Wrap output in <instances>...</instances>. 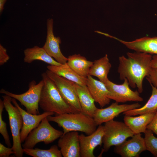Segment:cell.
<instances>
[{"instance_id": "1", "label": "cell", "mask_w": 157, "mask_h": 157, "mask_svg": "<svg viewBox=\"0 0 157 157\" xmlns=\"http://www.w3.org/2000/svg\"><path fill=\"white\" fill-rule=\"evenodd\" d=\"M127 57L124 55L119 58V64L117 72L119 78H126L133 88L137 87L140 93L143 91V80L149 74L151 68V54L145 52H128Z\"/></svg>"}, {"instance_id": "2", "label": "cell", "mask_w": 157, "mask_h": 157, "mask_svg": "<svg viewBox=\"0 0 157 157\" xmlns=\"http://www.w3.org/2000/svg\"><path fill=\"white\" fill-rule=\"evenodd\" d=\"M41 76L44 84L39 106L44 112H52L56 115L79 112L66 102L45 72L42 73Z\"/></svg>"}, {"instance_id": "3", "label": "cell", "mask_w": 157, "mask_h": 157, "mask_svg": "<svg viewBox=\"0 0 157 157\" xmlns=\"http://www.w3.org/2000/svg\"><path fill=\"white\" fill-rule=\"evenodd\" d=\"M49 121L56 123L63 129V134L70 131H80L88 135L94 133L97 126L92 117L82 112L66 113L47 117Z\"/></svg>"}, {"instance_id": "4", "label": "cell", "mask_w": 157, "mask_h": 157, "mask_svg": "<svg viewBox=\"0 0 157 157\" xmlns=\"http://www.w3.org/2000/svg\"><path fill=\"white\" fill-rule=\"evenodd\" d=\"M104 129L103 145L101 155L108 151L111 147L120 145L134 134L124 122L113 119L105 122Z\"/></svg>"}, {"instance_id": "5", "label": "cell", "mask_w": 157, "mask_h": 157, "mask_svg": "<svg viewBox=\"0 0 157 157\" xmlns=\"http://www.w3.org/2000/svg\"><path fill=\"white\" fill-rule=\"evenodd\" d=\"M2 97L4 108L8 116L13 140L12 147L15 156L22 157L24 152L21 145L20 133L23 124L22 117L18 108L12 104V97L5 94Z\"/></svg>"}, {"instance_id": "6", "label": "cell", "mask_w": 157, "mask_h": 157, "mask_svg": "<svg viewBox=\"0 0 157 157\" xmlns=\"http://www.w3.org/2000/svg\"><path fill=\"white\" fill-rule=\"evenodd\" d=\"M47 117L39 125L32 131L26 138L22 145L24 148L33 149L38 143L43 142L46 144L53 142L63 134V132L52 127Z\"/></svg>"}, {"instance_id": "7", "label": "cell", "mask_w": 157, "mask_h": 157, "mask_svg": "<svg viewBox=\"0 0 157 157\" xmlns=\"http://www.w3.org/2000/svg\"><path fill=\"white\" fill-rule=\"evenodd\" d=\"M44 84L42 80L38 83L33 80L29 83L28 90L22 94H15L3 89L1 90L0 93L8 95L18 101L25 107L28 113L38 115L40 114L39 102Z\"/></svg>"}, {"instance_id": "8", "label": "cell", "mask_w": 157, "mask_h": 157, "mask_svg": "<svg viewBox=\"0 0 157 157\" xmlns=\"http://www.w3.org/2000/svg\"><path fill=\"white\" fill-rule=\"evenodd\" d=\"M48 76L53 82L66 102L79 112H82L77 93L75 83L47 70Z\"/></svg>"}, {"instance_id": "9", "label": "cell", "mask_w": 157, "mask_h": 157, "mask_svg": "<svg viewBox=\"0 0 157 157\" xmlns=\"http://www.w3.org/2000/svg\"><path fill=\"white\" fill-rule=\"evenodd\" d=\"M124 80L121 84H116L109 79L107 81L105 84L109 91L108 98L118 103L142 101L143 99L140 96L138 91L132 90L127 79L125 78Z\"/></svg>"}, {"instance_id": "10", "label": "cell", "mask_w": 157, "mask_h": 157, "mask_svg": "<svg viewBox=\"0 0 157 157\" xmlns=\"http://www.w3.org/2000/svg\"><path fill=\"white\" fill-rule=\"evenodd\" d=\"M141 107V105L138 103L119 105L118 103L115 102L106 108H97L93 118L97 126H99L113 119L122 113Z\"/></svg>"}, {"instance_id": "11", "label": "cell", "mask_w": 157, "mask_h": 157, "mask_svg": "<svg viewBox=\"0 0 157 157\" xmlns=\"http://www.w3.org/2000/svg\"><path fill=\"white\" fill-rule=\"evenodd\" d=\"M53 20L47 19V35L46 42L42 47L48 54L61 64L67 63V58L61 52L60 47L61 40L59 37L55 36L53 32Z\"/></svg>"}, {"instance_id": "12", "label": "cell", "mask_w": 157, "mask_h": 157, "mask_svg": "<svg viewBox=\"0 0 157 157\" xmlns=\"http://www.w3.org/2000/svg\"><path fill=\"white\" fill-rule=\"evenodd\" d=\"M147 150L144 138L141 133L135 134L132 138L126 140L114 148V152L122 157H139Z\"/></svg>"}, {"instance_id": "13", "label": "cell", "mask_w": 157, "mask_h": 157, "mask_svg": "<svg viewBox=\"0 0 157 157\" xmlns=\"http://www.w3.org/2000/svg\"><path fill=\"white\" fill-rule=\"evenodd\" d=\"M16 100L12 98V102L18 108L22 117L23 124L20 131V138L21 142L23 143L30 132L39 125L42 119L49 116L53 115L55 113L44 112L38 115L30 113L22 108Z\"/></svg>"}, {"instance_id": "14", "label": "cell", "mask_w": 157, "mask_h": 157, "mask_svg": "<svg viewBox=\"0 0 157 157\" xmlns=\"http://www.w3.org/2000/svg\"><path fill=\"white\" fill-rule=\"evenodd\" d=\"M104 135V126L101 125L90 135H79L81 157H95L94 151L97 146L102 145Z\"/></svg>"}, {"instance_id": "15", "label": "cell", "mask_w": 157, "mask_h": 157, "mask_svg": "<svg viewBox=\"0 0 157 157\" xmlns=\"http://www.w3.org/2000/svg\"><path fill=\"white\" fill-rule=\"evenodd\" d=\"M58 146L64 157H80L79 134L72 131L63 134L58 142Z\"/></svg>"}, {"instance_id": "16", "label": "cell", "mask_w": 157, "mask_h": 157, "mask_svg": "<svg viewBox=\"0 0 157 157\" xmlns=\"http://www.w3.org/2000/svg\"><path fill=\"white\" fill-rule=\"evenodd\" d=\"M110 38L117 40L128 48L135 51L157 55V37L146 36L130 41H124L112 36Z\"/></svg>"}, {"instance_id": "17", "label": "cell", "mask_w": 157, "mask_h": 157, "mask_svg": "<svg viewBox=\"0 0 157 157\" xmlns=\"http://www.w3.org/2000/svg\"><path fill=\"white\" fill-rule=\"evenodd\" d=\"M86 85L95 102L102 107L109 104L110 99L108 97L109 91L105 84L89 75Z\"/></svg>"}, {"instance_id": "18", "label": "cell", "mask_w": 157, "mask_h": 157, "mask_svg": "<svg viewBox=\"0 0 157 157\" xmlns=\"http://www.w3.org/2000/svg\"><path fill=\"white\" fill-rule=\"evenodd\" d=\"M156 111L136 117L125 115L124 118V122L134 134L144 133L147 129V125L153 119Z\"/></svg>"}, {"instance_id": "19", "label": "cell", "mask_w": 157, "mask_h": 157, "mask_svg": "<svg viewBox=\"0 0 157 157\" xmlns=\"http://www.w3.org/2000/svg\"><path fill=\"white\" fill-rule=\"evenodd\" d=\"M75 83L77 93L82 112L93 117L97 108L94 101L86 85H81Z\"/></svg>"}, {"instance_id": "20", "label": "cell", "mask_w": 157, "mask_h": 157, "mask_svg": "<svg viewBox=\"0 0 157 157\" xmlns=\"http://www.w3.org/2000/svg\"><path fill=\"white\" fill-rule=\"evenodd\" d=\"M24 60L26 63H30L35 60H40L50 65L59 66L61 65L49 55L43 47L35 46L26 48L24 50Z\"/></svg>"}, {"instance_id": "21", "label": "cell", "mask_w": 157, "mask_h": 157, "mask_svg": "<svg viewBox=\"0 0 157 157\" xmlns=\"http://www.w3.org/2000/svg\"><path fill=\"white\" fill-rule=\"evenodd\" d=\"M48 70L60 76L81 85H86L87 77L80 76L74 72L67 63L59 66L49 65Z\"/></svg>"}, {"instance_id": "22", "label": "cell", "mask_w": 157, "mask_h": 157, "mask_svg": "<svg viewBox=\"0 0 157 157\" xmlns=\"http://www.w3.org/2000/svg\"><path fill=\"white\" fill-rule=\"evenodd\" d=\"M111 67L108 56L106 54L104 57L95 60L90 67L89 75L97 77L104 84L108 80V75Z\"/></svg>"}, {"instance_id": "23", "label": "cell", "mask_w": 157, "mask_h": 157, "mask_svg": "<svg viewBox=\"0 0 157 157\" xmlns=\"http://www.w3.org/2000/svg\"><path fill=\"white\" fill-rule=\"evenodd\" d=\"M67 63L76 73L80 76L87 77L93 62L88 60L85 57L80 54L69 56Z\"/></svg>"}, {"instance_id": "24", "label": "cell", "mask_w": 157, "mask_h": 157, "mask_svg": "<svg viewBox=\"0 0 157 157\" xmlns=\"http://www.w3.org/2000/svg\"><path fill=\"white\" fill-rule=\"evenodd\" d=\"M152 87L151 94L149 99L142 107L124 112L125 115L134 116L156 111L157 110V88L150 84Z\"/></svg>"}, {"instance_id": "25", "label": "cell", "mask_w": 157, "mask_h": 157, "mask_svg": "<svg viewBox=\"0 0 157 157\" xmlns=\"http://www.w3.org/2000/svg\"><path fill=\"white\" fill-rule=\"evenodd\" d=\"M24 153L33 157H62L63 156L60 150L56 145L51 146L48 149L39 148H24Z\"/></svg>"}, {"instance_id": "26", "label": "cell", "mask_w": 157, "mask_h": 157, "mask_svg": "<svg viewBox=\"0 0 157 157\" xmlns=\"http://www.w3.org/2000/svg\"><path fill=\"white\" fill-rule=\"evenodd\" d=\"M144 138L147 150L150 152L155 157H157V138L151 130L147 129Z\"/></svg>"}, {"instance_id": "27", "label": "cell", "mask_w": 157, "mask_h": 157, "mask_svg": "<svg viewBox=\"0 0 157 157\" xmlns=\"http://www.w3.org/2000/svg\"><path fill=\"white\" fill-rule=\"evenodd\" d=\"M4 105L3 100L0 99V133L2 135L5 143L8 147H11V145L10 140L9 136L6 127V124L3 120L2 113Z\"/></svg>"}, {"instance_id": "28", "label": "cell", "mask_w": 157, "mask_h": 157, "mask_svg": "<svg viewBox=\"0 0 157 157\" xmlns=\"http://www.w3.org/2000/svg\"><path fill=\"white\" fill-rule=\"evenodd\" d=\"M146 78L150 84L157 88V69L151 68Z\"/></svg>"}, {"instance_id": "29", "label": "cell", "mask_w": 157, "mask_h": 157, "mask_svg": "<svg viewBox=\"0 0 157 157\" xmlns=\"http://www.w3.org/2000/svg\"><path fill=\"white\" fill-rule=\"evenodd\" d=\"M12 154H15V152L12 147H6L0 143V157H8Z\"/></svg>"}, {"instance_id": "30", "label": "cell", "mask_w": 157, "mask_h": 157, "mask_svg": "<svg viewBox=\"0 0 157 157\" xmlns=\"http://www.w3.org/2000/svg\"><path fill=\"white\" fill-rule=\"evenodd\" d=\"M10 57L7 53L6 49L0 44V65H2L9 60Z\"/></svg>"}, {"instance_id": "31", "label": "cell", "mask_w": 157, "mask_h": 157, "mask_svg": "<svg viewBox=\"0 0 157 157\" xmlns=\"http://www.w3.org/2000/svg\"><path fill=\"white\" fill-rule=\"evenodd\" d=\"M147 129L151 131L157 135V110L153 119L147 125Z\"/></svg>"}, {"instance_id": "32", "label": "cell", "mask_w": 157, "mask_h": 157, "mask_svg": "<svg viewBox=\"0 0 157 157\" xmlns=\"http://www.w3.org/2000/svg\"><path fill=\"white\" fill-rule=\"evenodd\" d=\"M151 65V68L157 69V55L154 54L152 56Z\"/></svg>"}, {"instance_id": "33", "label": "cell", "mask_w": 157, "mask_h": 157, "mask_svg": "<svg viewBox=\"0 0 157 157\" xmlns=\"http://www.w3.org/2000/svg\"><path fill=\"white\" fill-rule=\"evenodd\" d=\"M7 0H0V13L1 14L3 9L4 5Z\"/></svg>"}]
</instances>
